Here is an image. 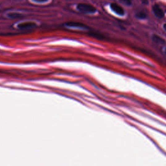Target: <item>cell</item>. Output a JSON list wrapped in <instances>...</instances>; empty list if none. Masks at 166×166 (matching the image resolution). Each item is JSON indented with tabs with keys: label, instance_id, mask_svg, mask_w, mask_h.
Returning a JSON list of instances; mask_svg holds the SVG:
<instances>
[{
	"label": "cell",
	"instance_id": "cell-1",
	"mask_svg": "<svg viewBox=\"0 0 166 166\" xmlns=\"http://www.w3.org/2000/svg\"><path fill=\"white\" fill-rule=\"evenodd\" d=\"M77 8L79 11L85 13V14H94L97 11L96 7L94 6L86 3L79 4L77 6Z\"/></svg>",
	"mask_w": 166,
	"mask_h": 166
},
{
	"label": "cell",
	"instance_id": "cell-2",
	"mask_svg": "<svg viewBox=\"0 0 166 166\" xmlns=\"http://www.w3.org/2000/svg\"><path fill=\"white\" fill-rule=\"evenodd\" d=\"M36 23L32 22H22L18 25V28L19 29H33L36 27Z\"/></svg>",
	"mask_w": 166,
	"mask_h": 166
},
{
	"label": "cell",
	"instance_id": "cell-3",
	"mask_svg": "<svg viewBox=\"0 0 166 166\" xmlns=\"http://www.w3.org/2000/svg\"><path fill=\"white\" fill-rule=\"evenodd\" d=\"M152 11H153L154 15L158 18L162 19L164 17V12L158 5L155 4L153 5V6H152Z\"/></svg>",
	"mask_w": 166,
	"mask_h": 166
},
{
	"label": "cell",
	"instance_id": "cell-4",
	"mask_svg": "<svg viewBox=\"0 0 166 166\" xmlns=\"http://www.w3.org/2000/svg\"><path fill=\"white\" fill-rule=\"evenodd\" d=\"M110 8L112 10V11H114L116 14L119 16H123L125 15V11L123 10V9L121 6H119V5L116 3H111Z\"/></svg>",
	"mask_w": 166,
	"mask_h": 166
},
{
	"label": "cell",
	"instance_id": "cell-5",
	"mask_svg": "<svg viewBox=\"0 0 166 166\" xmlns=\"http://www.w3.org/2000/svg\"><path fill=\"white\" fill-rule=\"evenodd\" d=\"M66 26L71 28H75V29H86V25H84L82 23H78V22H68L66 24Z\"/></svg>",
	"mask_w": 166,
	"mask_h": 166
},
{
	"label": "cell",
	"instance_id": "cell-6",
	"mask_svg": "<svg viewBox=\"0 0 166 166\" xmlns=\"http://www.w3.org/2000/svg\"><path fill=\"white\" fill-rule=\"evenodd\" d=\"M152 40L157 44H163V45L165 44V41L160 36H159L156 35H154L153 36H152Z\"/></svg>",
	"mask_w": 166,
	"mask_h": 166
},
{
	"label": "cell",
	"instance_id": "cell-7",
	"mask_svg": "<svg viewBox=\"0 0 166 166\" xmlns=\"http://www.w3.org/2000/svg\"><path fill=\"white\" fill-rule=\"evenodd\" d=\"M136 17L138 19H145L146 18H147V15H146L145 13L143 12H139L137 13V14L136 15Z\"/></svg>",
	"mask_w": 166,
	"mask_h": 166
},
{
	"label": "cell",
	"instance_id": "cell-8",
	"mask_svg": "<svg viewBox=\"0 0 166 166\" xmlns=\"http://www.w3.org/2000/svg\"><path fill=\"white\" fill-rule=\"evenodd\" d=\"M8 16L11 18L16 19L17 18H19V16H22V15L20 14H19V13H17V12H11V13H10V14L8 15Z\"/></svg>",
	"mask_w": 166,
	"mask_h": 166
},
{
	"label": "cell",
	"instance_id": "cell-9",
	"mask_svg": "<svg viewBox=\"0 0 166 166\" xmlns=\"http://www.w3.org/2000/svg\"><path fill=\"white\" fill-rule=\"evenodd\" d=\"M119 1L121 3L127 6H130L132 5L131 0H119Z\"/></svg>",
	"mask_w": 166,
	"mask_h": 166
},
{
	"label": "cell",
	"instance_id": "cell-10",
	"mask_svg": "<svg viewBox=\"0 0 166 166\" xmlns=\"http://www.w3.org/2000/svg\"><path fill=\"white\" fill-rule=\"evenodd\" d=\"M33 1H35L38 3H44V2H48V0H33Z\"/></svg>",
	"mask_w": 166,
	"mask_h": 166
},
{
	"label": "cell",
	"instance_id": "cell-11",
	"mask_svg": "<svg viewBox=\"0 0 166 166\" xmlns=\"http://www.w3.org/2000/svg\"><path fill=\"white\" fill-rule=\"evenodd\" d=\"M141 2L143 3V4H146V5H147L149 2H148V0H141Z\"/></svg>",
	"mask_w": 166,
	"mask_h": 166
},
{
	"label": "cell",
	"instance_id": "cell-12",
	"mask_svg": "<svg viewBox=\"0 0 166 166\" xmlns=\"http://www.w3.org/2000/svg\"><path fill=\"white\" fill-rule=\"evenodd\" d=\"M164 29H165V31H166V23H165V24L164 25Z\"/></svg>",
	"mask_w": 166,
	"mask_h": 166
},
{
	"label": "cell",
	"instance_id": "cell-13",
	"mask_svg": "<svg viewBox=\"0 0 166 166\" xmlns=\"http://www.w3.org/2000/svg\"><path fill=\"white\" fill-rule=\"evenodd\" d=\"M165 53H166V50H165Z\"/></svg>",
	"mask_w": 166,
	"mask_h": 166
}]
</instances>
